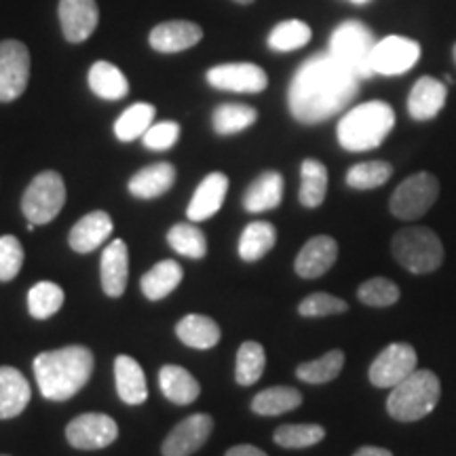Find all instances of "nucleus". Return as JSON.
Returning <instances> with one entry per match:
<instances>
[{
	"label": "nucleus",
	"mask_w": 456,
	"mask_h": 456,
	"mask_svg": "<svg viewBox=\"0 0 456 456\" xmlns=\"http://www.w3.org/2000/svg\"><path fill=\"white\" fill-rule=\"evenodd\" d=\"M359 91V77L330 53L313 55L294 74L289 85V110L300 123L313 125L349 106Z\"/></svg>",
	"instance_id": "1"
},
{
	"label": "nucleus",
	"mask_w": 456,
	"mask_h": 456,
	"mask_svg": "<svg viewBox=\"0 0 456 456\" xmlns=\"http://www.w3.org/2000/svg\"><path fill=\"white\" fill-rule=\"evenodd\" d=\"M94 372V353L87 346L70 345L47 351L34 359V376L43 397L51 402H66L87 385Z\"/></svg>",
	"instance_id": "2"
},
{
	"label": "nucleus",
	"mask_w": 456,
	"mask_h": 456,
	"mask_svg": "<svg viewBox=\"0 0 456 456\" xmlns=\"http://www.w3.org/2000/svg\"><path fill=\"white\" fill-rule=\"evenodd\" d=\"M393 125H395V112L387 102H366L340 118L336 134L345 151L363 152L383 144Z\"/></svg>",
	"instance_id": "3"
},
{
	"label": "nucleus",
	"mask_w": 456,
	"mask_h": 456,
	"mask_svg": "<svg viewBox=\"0 0 456 456\" xmlns=\"http://www.w3.org/2000/svg\"><path fill=\"white\" fill-rule=\"evenodd\" d=\"M442 395L440 379L431 370H414L408 379L393 387L387 410L395 420L414 423L436 410Z\"/></svg>",
	"instance_id": "4"
},
{
	"label": "nucleus",
	"mask_w": 456,
	"mask_h": 456,
	"mask_svg": "<svg viewBox=\"0 0 456 456\" xmlns=\"http://www.w3.org/2000/svg\"><path fill=\"white\" fill-rule=\"evenodd\" d=\"M393 256L403 269L414 275H425L442 266L444 248L440 237L429 228L412 226L399 231L393 237Z\"/></svg>",
	"instance_id": "5"
},
{
	"label": "nucleus",
	"mask_w": 456,
	"mask_h": 456,
	"mask_svg": "<svg viewBox=\"0 0 456 456\" xmlns=\"http://www.w3.org/2000/svg\"><path fill=\"white\" fill-rule=\"evenodd\" d=\"M374 34L362 21H345L330 38V53L359 78L372 77L370 57L374 51Z\"/></svg>",
	"instance_id": "6"
},
{
	"label": "nucleus",
	"mask_w": 456,
	"mask_h": 456,
	"mask_svg": "<svg viewBox=\"0 0 456 456\" xmlns=\"http://www.w3.org/2000/svg\"><path fill=\"white\" fill-rule=\"evenodd\" d=\"M66 203V184L57 171H43L28 184L21 212L32 224H49Z\"/></svg>",
	"instance_id": "7"
},
{
	"label": "nucleus",
	"mask_w": 456,
	"mask_h": 456,
	"mask_svg": "<svg viewBox=\"0 0 456 456\" xmlns=\"http://www.w3.org/2000/svg\"><path fill=\"white\" fill-rule=\"evenodd\" d=\"M440 195V182L429 171L410 175L395 188L391 197V214L399 220H416L433 208Z\"/></svg>",
	"instance_id": "8"
},
{
	"label": "nucleus",
	"mask_w": 456,
	"mask_h": 456,
	"mask_svg": "<svg viewBox=\"0 0 456 456\" xmlns=\"http://www.w3.org/2000/svg\"><path fill=\"white\" fill-rule=\"evenodd\" d=\"M30 81V51L20 41L0 43V102H13Z\"/></svg>",
	"instance_id": "9"
},
{
	"label": "nucleus",
	"mask_w": 456,
	"mask_h": 456,
	"mask_svg": "<svg viewBox=\"0 0 456 456\" xmlns=\"http://www.w3.org/2000/svg\"><path fill=\"white\" fill-rule=\"evenodd\" d=\"M416 370V351L408 342H393L385 351L379 353L370 366V383L379 389H393V387L408 379Z\"/></svg>",
	"instance_id": "10"
},
{
	"label": "nucleus",
	"mask_w": 456,
	"mask_h": 456,
	"mask_svg": "<svg viewBox=\"0 0 456 456\" xmlns=\"http://www.w3.org/2000/svg\"><path fill=\"white\" fill-rule=\"evenodd\" d=\"M118 437V425L112 416L87 412L72 419L66 427V440L78 450H102Z\"/></svg>",
	"instance_id": "11"
},
{
	"label": "nucleus",
	"mask_w": 456,
	"mask_h": 456,
	"mask_svg": "<svg viewBox=\"0 0 456 456\" xmlns=\"http://www.w3.org/2000/svg\"><path fill=\"white\" fill-rule=\"evenodd\" d=\"M420 60V45L403 37H387L374 45L370 66L374 74L385 77H397L412 70L416 61Z\"/></svg>",
	"instance_id": "12"
},
{
	"label": "nucleus",
	"mask_w": 456,
	"mask_h": 456,
	"mask_svg": "<svg viewBox=\"0 0 456 456\" xmlns=\"http://www.w3.org/2000/svg\"><path fill=\"white\" fill-rule=\"evenodd\" d=\"M214 431V419L209 414H192L175 425L165 437L163 456H191L205 446Z\"/></svg>",
	"instance_id": "13"
},
{
	"label": "nucleus",
	"mask_w": 456,
	"mask_h": 456,
	"mask_svg": "<svg viewBox=\"0 0 456 456\" xmlns=\"http://www.w3.org/2000/svg\"><path fill=\"white\" fill-rule=\"evenodd\" d=\"M208 83L220 91H235V94H260L269 85V77L260 66L248 64H222L209 68Z\"/></svg>",
	"instance_id": "14"
},
{
	"label": "nucleus",
	"mask_w": 456,
	"mask_h": 456,
	"mask_svg": "<svg viewBox=\"0 0 456 456\" xmlns=\"http://www.w3.org/2000/svg\"><path fill=\"white\" fill-rule=\"evenodd\" d=\"M60 21L68 43H83L95 32L100 9L95 0H60Z\"/></svg>",
	"instance_id": "15"
},
{
	"label": "nucleus",
	"mask_w": 456,
	"mask_h": 456,
	"mask_svg": "<svg viewBox=\"0 0 456 456\" xmlns=\"http://www.w3.org/2000/svg\"><path fill=\"white\" fill-rule=\"evenodd\" d=\"M338 258V245L332 237L319 235L313 237L300 249L298 258L294 262V269L300 277L317 279L332 269Z\"/></svg>",
	"instance_id": "16"
},
{
	"label": "nucleus",
	"mask_w": 456,
	"mask_h": 456,
	"mask_svg": "<svg viewBox=\"0 0 456 456\" xmlns=\"http://www.w3.org/2000/svg\"><path fill=\"white\" fill-rule=\"evenodd\" d=\"M100 273L104 294L110 298L123 296L129 279V252L123 239H114L106 245V249L102 252Z\"/></svg>",
	"instance_id": "17"
},
{
	"label": "nucleus",
	"mask_w": 456,
	"mask_h": 456,
	"mask_svg": "<svg viewBox=\"0 0 456 456\" xmlns=\"http://www.w3.org/2000/svg\"><path fill=\"white\" fill-rule=\"evenodd\" d=\"M226 191H228V178L224 174L214 171V174L205 175L201 184L197 186L191 203H188V209H186L188 220L203 222L218 214L222 203H224L226 199Z\"/></svg>",
	"instance_id": "18"
},
{
	"label": "nucleus",
	"mask_w": 456,
	"mask_h": 456,
	"mask_svg": "<svg viewBox=\"0 0 456 456\" xmlns=\"http://www.w3.org/2000/svg\"><path fill=\"white\" fill-rule=\"evenodd\" d=\"M201 38V26L192 24V21L174 20L157 26L155 30L151 32V38H148V41H151V47L159 51V53H180V51L195 47Z\"/></svg>",
	"instance_id": "19"
},
{
	"label": "nucleus",
	"mask_w": 456,
	"mask_h": 456,
	"mask_svg": "<svg viewBox=\"0 0 456 456\" xmlns=\"http://www.w3.org/2000/svg\"><path fill=\"white\" fill-rule=\"evenodd\" d=\"M112 218L106 212H91L72 226L70 248L78 254H91L112 235Z\"/></svg>",
	"instance_id": "20"
},
{
	"label": "nucleus",
	"mask_w": 456,
	"mask_h": 456,
	"mask_svg": "<svg viewBox=\"0 0 456 456\" xmlns=\"http://www.w3.org/2000/svg\"><path fill=\"white\" fill-rule=\"evenodd\" d=\"M32 391L17 368L0 366V420L15 419L30 403Z\"/></svg>",
	"instance_id": "21"
},
{
	"label": "nucleus",
	"mask_w": 456,
	"mask_h": 456,
	"mask_svg": "<svg viewBox=\"0 0 456 456\" xmlns=\"http://www.w3.org/2000/svg\"><path fill=\"white\" fill-rule=\"evenodd\" d=\"M448 89L446 85L431 77H423L414 83L408 98V112L414 121H429L437 117L446 104Z\"/></svg>",
	"instance_id": "22"
},
{
	"label": "nucleus",
	"mask_w": 456,
	"mask_h": 456,
	"mask_svg": "<svg viewBox=\"0 0 456 456\" xmlns=\"http://www.w3.org/2000/svg\"><path fill=\"white\" fill-rule=\"evenodd\" d=\"M114 383L117 393L129 406H140L148 399V385L144 370L134 357L118 355L114 362Z\"/></svg>",
	"instance_id": "23"
},
{
	"label": "nucleus",
	"mask_w": 456,
	"mask_h": 456,
	"mask_svg": "<svg viewBox=\"0 0 456 456\" xmlns=\"http://www.w3.org/2000/svg\"><path fill=\"white\" fill-rule=\"evenodd\" d=\"M283 199V178L277 171H265L249 184L243 197V208L252 214L275 209Z\"/></svg>",
	"instance_id": "24"
},
{
	"label": "nucleus",
	"mask_w": 456,
	"mask_h": 456,
	"mask_svg": "<svg viewBox=\"0 0 456 456\" xmlns=\"http://www.w3.org/2000/svg\"><path fill=\"white\" fill-rule=\"evenodd\" d=\"M175 182V167L171 163H155L140 169L129 180V192L138 199H157L165 195Z\"/></svg>",
	"instance_id": "25"
},
{
	"label": "nucleus",
	"mask_w": 456,
	"mask_h": 456,
	"mask_svg": "<svg viewBox=\"0 0 456 456\" xmlns=\"http://www.w3.org/2000/svg\"><path fill=\"white\" fill-rule=\"evenodd\" d=\"M159 387H161L163 395L178 406H188L201 395V385L182 366H163L159 372Z\"/></svg>",
	"instance_id": "26"
},
{
	"label": "nucleus",
	"mask_w": 456,
	"mask_h": 456,
	"mask_svg": "<svg viewBox=\"0 0 456 456\" xmlns=\"http://www.w3.org/2000/svg\"><path fill=\"white\" fill-rule=\"evenodd\" d=\"M89 87L102 100L117 102L129 94V81L110 61H95L89 70Z\"/></svg>",
	"instance_id": "27"
},
{
	"label": "nucleus",
	"mask_w": 456,
	"mask_h": 456,
	"mask_svg": "<svg viewBox=\"0 0 456 456\" xmlns=\"http://www.w3.org/2000/svg\"><path fill=\"white\" fill-rule=\"evenodd\" d=\"M175 334L178 338L184 342L186 346H192V349H212L220 342V326L214 322V319L205 315H186L180 319L178 326H175Z\"/></svg>",
	"instance_id": "28"
},
{
	"label": "nucleus",
	"mask_w": 456,
	"mask_h": 456,
	"mask_svg": "<svg viewBox=\"0 0 456 456\" xmlns=\"http://www.w3.org/2000/svg\"><path fill=\"white\" fill-rule=\"evenodd\" d=\"M184 279V271L175 260H163L142 277V292L148 300H163Z\"/></svg>",
	"instance_id": "29"
},
{
	"label": "nucleus",
	"mask_w": 456,
	"mask_h": 456,
	"mask_svg": "<svg viewBox=\"0 0 456 456\" xmlns=\"http://www.w3.org/2000/svg\"><path fill=\"white\" fill-rule=\"evenodd\" d=\"M277 241V231L271 222H252L243 228L239 239V256L245 262H256L266 256Z\"/></svg>",
	"instance_id": "30"
},
{
	"label": "nucleus",
	"mask_w": 456,
	"mask_h": 456,
	"mask_svg": "<svg viewBox=\"0 0 456 456\" xmlns=\"http://www.w3.org/2000/svg\"><path fill=\"white\" fill-rule=\"evenodd\" d=\"M328 192V169L326 165L306 159L300 167V203L305 208H319Z\"/></svg>",
	"instance_id": "31"
},
{
	"label": "nucleus",
	"mask_w": 456,
	"mask_h": 456,
	"mask_svg": "<svg viewBox=\"0 0 456 456\" xmlns=\"http://www.w3.org/2000/svg\"><path fill=\"white\" fill-rule=\"evenodd\" d=\"M300 403L302 393L294 387H271L252 399V410L260 416H279L298 408Z\"/></svg>",
	"instance_id": "32"
},
{
	"label": "nucleus",
	"mask_w": 456,
	"mask_h": 456,
	"mask_svg": "<svg viewBox=\"0 0 456 456\" xmlns=\"http://www.w3.org/2000/svg\"><path fill=\"white\" fill-rule=\"evenodd\" d=\"M152 121H155V106L146 104V102H138V104L129 106L121 117L114 123V134L121 142H134L138 138H144V134L151 129Z\"/></svg>",
	"instance_id": "33"
},
{
	"label": "nucleus",
	"mask_w": 456,
	"mask_h": 456,
	"mask_svg": "<svg viewBox=\"0 0 456 456\" xmlns=\"http://www.w3.org/2000/svg\"><path fill=\"white\" fill-rule=\"evenodd\" d=\"M266 368V353L262 349L260 342L245 340L237 351V366H235V380L241 387H249L258 383L262 372Z\"/></svg>",
	"instance_id": "34"
},
{
	"label": "nucleus",
	"mask_w": 456,
	"mask_h": 456,
	"mask_svg": "<svg viewBox=\"0 0 456 456\" xmlns=\"http://www.w3.org/2000/svg\"><path fill=\"white\" fill-rule=\"evenodd\" d=\"M167 243L175 254L192 260L203 258L208 254V241H205L203 231L197 224H188V222H180V224L169 228Z\"/></svg>",
	"instance_id": "35"
},
{
	"label": "nucleus",
	"mask_w": 456,
	"mask_h": 456,
	"mask_svg": "<svg viewBox=\"0 0 456 456\" xmlns=\"http://www.w3.org/2000/svg\"><path fill=\"white\" fill-rule=\"evenodd\" d=\"M258 118V112L245 104H220L214 110V129L218 135H232L252 127Z\"/></svg>",
	"instance_id": "36"
},
{
	"label": "nucleus",
	"mask_w": 456,
	"mask_h": 456,
	"mask_svg": "<svg viewBox=\"0 0 456 456\" xmlns=\"http://www.w3.org/2000/svg\"><path fill=\"white\" fill-rule=\"evenodd\" d=\"M64 289L53 281H41L28 292V311L34 319H49L64 305Z\"/></svg>",
	"instance_id": "37"
},
{
	"label": "nucleus",
	"mask_w": 456,
	"mask_h": 456,
	"mask_svg": "<svg viewBox=\"0 0 456 456\" xmlns=\"http://www.w3.org/2000/svg\"><path fill=\"white\" fill-rule=\"evenodd\" d=\"M342 366H345V353L342 351H330L323 357L313 359V362L300 363L296 370V376L309 385H323L334 380L340 374Z\"/></svg>",
	"instance_id": "38"
},
{
	"label": "nucleus",
	"mask_w": 456,
	"mask_h": 456,
	"mask_svg": "<svg viewBox=\"0 0 456 456\" xmlns=\"http://www.w3.org/2000/svg\"><path fill=\"white\" fill-rule=\"evenodd\" d=\"M309 41H311V28L306 26L305 21H298V20L283 21V24L273 28V32L269 34V47L273 51H281V53L305 47Z\"/></svg>",
	"instance_id": "39"
},
{
	"label": "nucleus",
	"mask_w": 456,
	"mask_h": 456,
	"mask_svg": "<svg viewBox=\"0 0 456 456\" xmlns=\"http://www.w3.org/2000/svg\"><path fill=\"white\" fill-rule=\"evenodd\" d=\"M326 437L322 425H281L273 436L277 446L281 448H311Z\"/></svg>",
	"instance_id": "40"
},
{
	"label": "nucleus",
	"mask_w": 456,
	"mask_h": 456,
	"mask_svg": "<svg viewBox=\"0 0 456 456\" xmlns=\"http://www.w3.org/2000/svg\"><path fill=\"white\" fill-rule=\"evenodd\" d=\"M393 174V167L385 161H368L353 165L346 171V184L357 191H370V188L383 186L385 182H389Z\"/></svg>",
	"instance_id": "41"
},
{
	"label": "nucleus",
	"mask_w": 456,
	"mask_h": 456,
	"mask_svg": "<svg viewBox=\"0 0 456 456\" xmlns=\"http://www.w3.org/2000/svg\"><path fill=\"white\" fill-rule=\"evenodd\" d=\"M357 296L368 306H391L399 300V288L391 279L374 277L359 285Z\"/></svg>",
	"instance_id": "42"
},
{
	"label": "nucleus",
	"mask_w": 456,
	"mask_h": 456,
	"mask_svg": "<svg viewBox=\"0 0 456 456\" xmlns=\"http://www.w3.org/2000/svg\"><path fill=\"white\" fill-rule=\"evenodd\" d=\"M346 311H349V305H346L345 300L336 298V296L326 292L306 296V298L298 305V313L302 317H328L340 315V313Z\"/></svg>",
	"instance_id": "43"
},
{
	"label": "nucleus",
	"mask_w": 456,
	"mask_h": 456,
	"mask_svg": "<svg viewBox=\"0 0 456 456\" xmlns=\"http://www.w3.org/2000/svg\"><path fill=\"white\" fill-rule=\"evenodd\" d=\"M24 266V248L13 235L0 237V281H11Z\"/></svg>",
	"instance_id": "44"
},
{
	"label": "nucleus",
	"mask_w": 456,
	"mask_h": 456,
	"mask_svg": "<svg viewBox=\"0 0 456 456\" xmlns=\"http://www.w3.org/2000/svg\"><path fill=\"white\" fill-rule=\"evenodd\" d=\"M180 138V125L174 121H163L151 125V129L144 134V146L151 151H169Z\"/></svg>",
	"instance_id": "45"
},
{
	"label": "nucleus",
	"mask_w": 456,
	"mask_h": 456,
	"mask_svg": "<svg viewBox=\"0 0 456 456\" xmlns=\"http://www.w3.org/2000/svg\"><path fill=\"white\" fill-rule=\"evenodd\" d=\"M226 456H269V454L262 452L260 448L249 446V444H239V446L228 450Z\"/></svg>",
	"instance_id": "46"
},
{
	"label": "nucleus",
	"mask_w": 456,
	"mask_h": 456,
	"mask_svg": "<svg viewBox=\"0 0 456 456\" xmlns=\"http://www.w3.org/2000/svg\"><path fill=\"white\" fill-rule=\"evenodd\" d=\"M353 456H393V454L389 452V450L379 448V446H363V448H359Z\"/></svg>",
	"instance_id": "47"
},
{
	"label": "nucleus",
	"mask_w": 456,
	"mask_h": 456,
	"mask_svg": "<svg viewBox=\"0 0 456 456\" xmlns=\"http://www.w3.org/2000/svg\"><path fill=\"white\" fill-rule=\"evenodd\" d=\"M235 3H239V4H249V3H254V0H235Z\"/></svg>",
	"instance_id": "48"
},
{
	"label": "nucleus",
	"mask_w": 456,
	"mask_h": 456,
	"mask_svg": "<svg viewBox=\"0 0 456 456\" xmlns=\"http://www.w3.org/2000/svg\"><path fill=\"white\" fill-rule=\"evenodd\" d=\"M351 3H355V4H363V3H368V0H351Z\"/></svg>",
	"instance_id": "49"
},
{
	"label": "nucleus",
	"mask_w": 456,
	"mask_h": 456,
	"mask_svg": "<svg viewBox=\"0 0 456 456\" xmlns=\"http://www.w3.org/2000/svg\"><path fill=\"white\" fill-rule=\"evenodd\" d=\"M452 53H454V61H456V45H454V49H452Z\"/></svg>",
	"instance_id": "50"
},
{
	"label": "nucleus",
	"mask_w": 456,
	"mask_h": 456,
	"mask_svg": "<svg viewBox=\"0 0 456 456\" xmlns=\"http://www.w3.org/2000/svg\"><path fill=\"white\" fill-rule=\"evenodd\" d=\"M3 456H4V454H3Z\"/></svg>",
	"instance_id": "51"
}]
</instances>
